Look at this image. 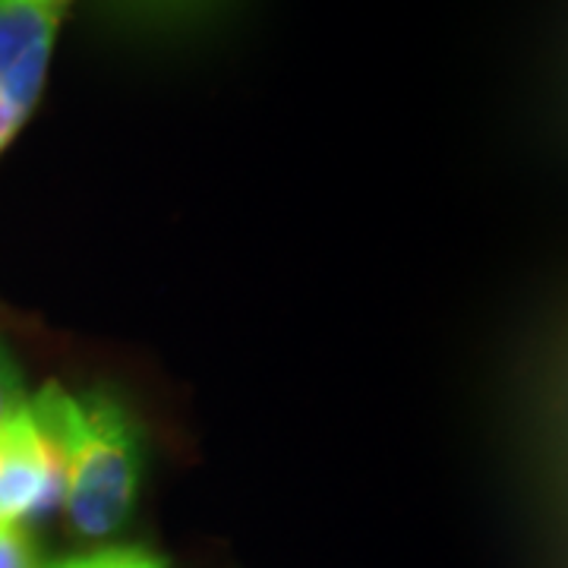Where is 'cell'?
Here are the masks:
<instances>
[{
    "instance_id": "obj_2",
    "label": "cell",
    "mask_w": 568,
    "mask_h": 568,
    "mask_svg": "<svg viewBox=\"0 0 568 568\" xmlns=\"http://www.w3.org/2000/svg\"><path fill=\"white\" fill-rule=\"evenodd\" d=\"M63 7L0 0V155L36 111Z\"/></svg>"
},
{
    "instance_id": "obj_4",
    "label": "cell",
    "mask_w": 568,
    "mask_h": 568,
    "mask_svg": "<svg viewBox=\"0 0 568 568\" xmlns=\"http://www.w3.org/2000/svg\"><path fill=\"white\" fill-rule=\"evenodd\" d=\"M39 568H168V559L145 547H99L89 552H73L51 562H39Z\"/></svg>"
},
{
    "instance_id": "obj_3",
    "label": "cell",
    "mask_w": 568,
    "mask_h": 568,
    "mask_svg": "<svg viewBox=\"0 0 568 568\" xmlns=\"http://www.w3.org/2000/svg\"><path fill=\"white\" fill-rule=\"evenodd\" d=\"M54 506H61V465L26 405L0 429V530L26 528Z\"/></svg>"
},
{
    "instance_id": "obj_1",
    "label": "cell",
    "mask_w": 568,
    "mask_h": 568,
    "mask_svg": "<svg viewBox=\"0 0 568 568\" xmlns=\"http://www.w3.org/2000/svg\"><path fill=\"white\" fill-rule=\"evenodd\" d=\"M29 407L61 465V508L70 528L108 540L133 518L140 499L145 443L142 429L111 392H67L48 383Z\"/></svg>"
},
{
    "instance_id": "obj_5",
    "label": "cell",
    "mask_w": 568,
    "mask_h": 568,
    "mask_svg": "<svg viewBox=\"0 0 568 568\" xmlns=\"http://www.w3.org/2000/svg\"><path fill=\"white\" fill-rule=\"evenodd\" d=\"M29 405V392H26V379L22 369L13 357V351L0 338V429L10 424L17 414H22Z\"/></svg>"
},
{
    "instance_id": "obj_7",
    "label": "cell",
    "mask_w": 568,
    "mask_h": 568,
    "mask_svg": "<svg viewBox=\"0 0 568 568\" xmlns=\"http://www.w3.org/2000/svg\"><path fill=\"white\" fill-rule=\"evenodd\" d=\"M22 3H39V7H63L67 0H22Z\"/></svg>"
},
{
    "instance_id": "obj_6",
    "label": "cell",
    "mask_w": 568,
    "mask_h": 568,
    "mask_svg": "<svg viewBox=\"0 0 568 568\" xmlns=\"http://www.w3.org/2000/svg\"><path fill=\"white\" fill-rule=\"evenodd\" d=\"M0 568H39V552H36L29 530H0Z\"/></svg>"
}]
</instances>
